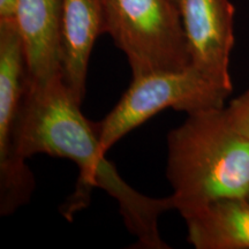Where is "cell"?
Returning a JSON list of instances; mask_svg holds the SVG:
<instances>
[{"instance_id":"obj_11","label":"cell","mask_w":249,"mask_h":249,"mask_svg":"<svg viewBox=\"0 0 249 249\" xmlns=\"http://www.w3.org/2000/svg\"><path fill=\"white\" fill-rule=\"evenodd\" d=\"M17 0H0V20L14 18Z\"/></svg>"},{"instance_id":"obj_6","label":"cell","mask_w":249,"mask_h":249,"mask_svg":"<svg viewBox=\"0 0 249 249\" xmlns=\"http://www.w3.org/2000/svg\"><path fill=\"white\" fill-rule=\"evenodd\" d=\"M192 66L232 93L230 57L234 45V6L230 0H176Z\"/></svg>"},{"instance_id":"obj_1","label":"cell","mask_w":249,"mask_h":249,"mask_svg":"<svg viewBox=\"0 0 249 249\" xmlns=\"http://www.w3.org/2000/svg\"><path fill=\"white\" fill-rule=\"evenodd\" d=\"M62 75L43 83L28 82L13 128V144L23 160L45 154L68 158L80 169V181L99 187L119 204L124 226L136 247L169 249L158 231V218L174 209L172 196L154 198L130 187L105 158L95 124L81 112Z\"/></svg>"},{"instance_id":"obj_9","label":"cell","mask_w":249,"mask_h":249,"mask_svg":"<svg viewBox=\"0 0 249 249\" xmlns=\"http://www.w3.org/2000/svg\"><path fill=\"white\" fill-rule=\"evenodd\" d=\"M196 249H249V201L224 198L183 217Z\"/></svg>"},{"instance_id":"obj_4","label":"cell","mask_w":249,"mask_h":249,"mask_svg":"<svg viewBox=\"0 0 249 249\" xmlns=\"http://www.w3.org/2000/svg\"><path fill=\"white\" fill-rule=\"evenodd\" d=\"M231 92L189 66L181 71H156L133 77L128 89L102 121L95 124L99 145L107 154L130 130L165 108L187 114L224 107Z\"/></svg>"},{"instance_id":"obj_12","label":"cell","mask_w":249,"mask_h":249,"mask_svg":"<svg viewBox=\"0 0 249 249\" xmlns=\"http://www.w3.org/2000/svg\"><path fill=\"white\" fill-rule=\"evenodd\" d=\"M246 198H247V200L249 201V193H248V195H247V197H246Z\"/></svg>"},{"instance_id":"obj_2","label":"cell","mask_w":249,"mask_h":249,"mask_svg":"<svg viewBox=\"0 0 249 249\" xmlns=\"http://www.w3.org/2000/svg\"><path fill=\"white\" fill-rule=\"evenodd\" d=\"M224 107L188 114L167 136L166 174L182 218L249 193V140L232 126Z\"/></svg>"},{"instance_id":"obj_5","label":"cell","mask_w":249,"mask_h":249,"mask_svg":"<svg viewBox=\"0 0 249 249\" xmlns=\"http://www.w3.org/2000/svg\"><path fill=\"white\" fill-rule=\"evenodd\" d=\"M26 87L22 38L14 18L0 20V214L8 216L30 201L35 178L17 154L13 128Z\"/></svg>"},{"instance_id":"obj_8","label":"cell","mask_w":249,"mask_h":249,"mask_svg":"<svg viewBox=\"0 0 249 249\" xmlns=\"http://www.w3.org/2000/svg\"><path fill=\"white\" fill-rule=\"evenodd\" d=\"M101 34L102 0H62L61 75L79 104L86 95L90 54Z\"/></svg>"},{"instance_id":"obj_7","label":"cell","mask_w":249,"mask_h":249,"mask_svg":"<svg viewBox=\"0 0 249 249\" xmlns=\"http://www.w3.org/2000/svg\"><path fill=\"white\" fill-rule=\"evenodd\" d=\"M26 80L43 83L61 75L62 0H17Z\"/></svg>"},{"instance_id":"obj_13","label":"cell","mask_w":249,"mask_h":249,"mask_svg":"<svg viewBox=\"0 0 249 249\" xmlns=\"http://www.w3.org/2000/svg\"><path fill=\"white\" fill-rule=\"evenodd\" d=\"M174 1H176V0H174ZM176 4H177V2H176Z\"/></svg>"},{"instance_id":"obj_3","label":"cell","mask_w":249,"mask_h":249,"mask_svg":"<svg viewBox=\"0 0 249 249\" xmlns=\"http://www.w3.org/2000/svg\"><path fill=\"white\" fill-rule=\"evenodd\" d=\"M103 33L126 54L133 77L192 65L174 0H102Z\"/></svg>"},{"instance_id":"obj_10","label":"cell","mask_w":249,"mask_h":249,"mask_svg":"<svg viewBox=\"0 0 249 249\" xmlns=\"http://www.w3.org/2000/svg\"><path fill=\"white\" fill-rule=\"evenodd\" d=\"M224 110L232 126L249 140V87L240 96L232 99Z\"/></svg>"}]
</instances>
